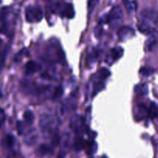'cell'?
Segmentation results:
<instances>
[{
  "label": "cell",
  "mask_w": 158,
  "mask_h": 158,
  "mask_svg": "<svg viewBox=\"0 0 158 158\" xmlns=\"http://www.w3.org/2000/svg\"><path fill=\"white\" fill-rule=\"evenodd\" d=\"M23 124L22 122L19 121L18 123H17V131H18L19 134H23Z\"/></svg>",
  "instance_id": "f1b7e54d"
},
{
  "label": "cell",
  "mask_w": 158,
  "mask_h": 158,
  "mask_svg": "<svg viewBox=\"0 0 158 158\" xmlns=\"http://www.w3.org/2000/svg\"><path fill=\"white\" fill-rule=\"evenodd\" d=\"M123 49L121 47H115L113 48L108 53L107 56L106 58V62L109 65L113 64L116 61L119 60L120 57L123 56Z\"/></svg>",
  "instance_id": "52a82bcc"
},
{
  "label": "cell",
  "mask_w": 158,
  "mask_h": 158,
  "mask_svg": "<svg viewBox=\"0 0 158 158\" xmlns=\"http://www.w3.org/2000/svg\"><path fill=\"white\" fill-rule=\"evenodd\" d=\"M123 1H124V2H126V1H127V0H123Z\"/></svg>",
  "instance_id": "d6a6232c"
},
{
  "label": "cell",
  "mask_w": 158,
  "mask_h": 158,
  "mask_svg": "<svg viewBox=\"0 0 158 158\" xmlns=\"http://www.w3.org/2000/svg\"><path fill=\"white\" fill-rule=\"evenodd\" d=\"M62 15L63 17H66L67 19H73L75 15V12H74L73 6L71 3L66 4L63 9L62 10Z\"/></svg>",
  "instance_id": "4fadbf2b"
},
{
  "label": "cell",
  "mask_w": 158,
  "mask_h": 158,
  "mask_svg": "<svg viewBox=\"0 0 158 158\" xmlns=\"http://www.w3.org/2000/svg\"><path fill=\"white\" fill-rule=\"evenodd\" d=\"M38 151L41 156H49L53 153V148L48 144H41Z\"/></svg>",
  "instance_id": "9a60e30c"
},
{
  "label": "cell",
  "mask_w": 158,
  "mask_h": 158,
  "mask_svg": "<svg viewBox=\"0 0 158 158\" xmlns=\"http://www.w3.org/2000/svg\"><path fill=\"white\" fill-rule=\"evenodd\" d=\"M134 89H135L136 94H137L138 95L145 96L148 93V86L146 83H140V84L137 85Z\"/></svg>",
  "instance_id": "2e32d148"
},
{
  "label": "cell",
  "mask_w": 158,
  "mask_h": 158,
  "mask_svg": "<svg viewBox=\"0 0 158 158\" xmlns=\"http://www.w3.org/2000/svg\"><path fill=\"white\" fill-rule=\"evenodd\" d=\"M137 29L142 33L145 34V35H151L153 36H157V32L154 27L150 26L148 23H144L143 21H139L137 23Z\"/></svg>",
  "instance_id": "ba28073f"
},
{
  "label": "cell",
  "mask_w": 158,
  "mask_h": 158,
  "mask_svg": "<svg viewBox=\"0 0 158 158\" xmlns=\"http://www.w3.org/2000/svg\"><path fill=\"white\" fill-rule=\"evenodd\" d=\"M1 45H2V40L0 39V46H1Z\"/></svg>",
  "instance_id": "4dcf8cb0"
},
{
  "label": "cell",
  "mask_w": 158,
  "mask_h": 158,
  "mask_svg": "<svg viewBox=\"0 0 158 158\" xmlns=\"http://www.w3.org/2000/svg\"><path fill=\"white\" fill-rule=\"evenodd\" d=\"M23 118H24L25 122L27 124L31 125L32 124L34 121V114L32 111L30 110H26V112L23 114Z\"/></svg>",
  "instance_id": "ac0fdd59"
},
{
  "label": "cell",
  "mask_w": 158,
  "mask_h": 158,
  "mask_svg": "<svg viewBox=\"0 0 158 158\" xmlns=\"http://www.w3.org/2000/svg\"><path fill=\"white\" fill-rule=\"evenodd\" d=\"M97 151V145L95 142L92 141L89 143H88L87 146H86V153L89 155H93L96 153V151Z\"/></svg>",
  "instance_id": "d6986e66"
},
{
  "label": "cell",
  "mask_w": 158,
  "mask_h": 158,
  "mask_svg": "<svg viewBox=\"0 0 158 158\" xmlns=\"http://www.w3.org/2000/svg\"><path fill=\"white\" fill-rule=\"evenodd\" d=\"M99 0H88L87 2V9L89 12H92L98 3Z\"/></svg>",
  "instance_id": "484cf974"
},
{
  "label": "cell",
  "mask_w": 158,
  "mask_h": 158,
  "mask_svg": "<svg viewBox=\"0 0 158 158\" xmlns=\"http://www.w3.org/2000/svg\"><path fill=\"white\" fill-rule=\"evenodd\" d=\"M156 26H157V29H158V21H157V24H156Z\"/></svg>",
  "instance_id": "1f68e13d"
},
{
  "label": "cell",
  "mask_w": 158,
  "mask_h": 158,
  "mask_svg": "<svg viewBox=\"0 0 158 158\" xmlns=\"http://www.w3.org/2000/svg\"><path fill=\"white\" fill-rule=\"evenodd\" d=\"M101 32H102L101 27H96L95 29H94V33H95V35L97 37L100 36V35H101Z\"/></svg>",
  "instance_id": "f546056e"
},
{
  "label": "cell",
  "mask_w": 158,
  "mask_h": 158,
  "mask_svg": "<svg viewBox=\"0 0 158 158\" xmlns=\"http://www.w3.org/2000/svg\"><path fill=\"white\" fill-rule=\"evenodd\" d=\"M38 140V134L35 129H32L25 135L24 143L28 146H32Z\"/></svg>",
  "instance_id": "8fae6325"
},
{
  "label": "cell",
  "mask_w": 158,
  "mask_h": 158,
  "mask_svg": "<svg viewBox=\"0 0 158 158\" xmlns=\"http://www.w3.org/2000/svg\"><path fill=\"white\" fill-rule=\"evenodd\" d=\"M73 143L74 140L71 134H67V133L63 134L60 140V144L62 151H63L64 153L69 151L71 148L73 146Z\"/></svg>",
  "instance_id": "8992f818"
},
{
  "label": "cell",
  "mask_w": 158,
  "mask_h": 158,
  "mask_svg": "<svg viewBox=\"0 0 158 158\" xmlns=\"http://www.w3.org/2000/svg\"><path fill=\"white\" fill-rule=\"evenodd\" d=\"M25 16L29 23L40 22L43 17V12L40 6H28L25 11Z\"/></svg>",
  "instance_id": "3957f363"
},
{
  "label": "cell",
  "mask_w": 158,
  "mask_h": 158,
  "mask_svg": "<svg viewBox=\"0 0 158 158\" xmlns=\"http://www.w3.org/2000/svg\"><path fill=\"white\" fill-rule=\"evenodd\" d=\"M153 73H154V69L151 67H143L140 70V73L144 77H149Z\"/></svg>",
  "instance_id": "cb8c5ba5"
},
{
  "label": "cell",
  "mask_w": 158,
  "mask_h": 158,
  "mask_svg": "<svg viewBox=\"0 0 158 158\" xmlns=\"http://www.w3.org/2000/svg\"><path fill=\"white\" fill-rule=\"evenodd\" d=\"M70 127L75 133H80L84 129V118L81 116L76 115L70 119Z\"/></svg>",
  "instance_id": "5b68a950"
},
{
  "label": "cell",
  "mask_w": 158,
  "mask_h": 158,
  "mask_svg": "<svg viewBox=\"0 0 158 158\" xmlns=\"http://www.w3.org/2000/svg\"><path fill=\"white\" fill-rule=\"evenodd\" d=\"M39 69V65L37 64L34 61H29L25 66V73L26 75H31V74H33L34 73L36 72Z\"/></svg>",
  "instance_id": "7c38bea8"
},
{
  "label": "cell",
  "mask_w": 158,
  "mask_h": 158,
  "mask_svg": "<svg viewBox=\"0 0 158 158\" xmlns=\"http://www.w3.org/2000/svg\"><path fill=\"white\" fill-rule=\"evenodd\" d=\"M76 104H77V100H76L75 97H70L69 99L66 100L60 108V112L61 115L64 116L66 113H69V111L73 110Z\"/></svg>",
  "instance_id": "9c48e42d"
},
{
  "label": "cell",
  "mask_w": 158,
  "mask_h": 158,
  "mask_svg": "<svg viewBox=\"0 0 158 158\" xmlns=\"http://www.w3.org/2000/svg\"><path fill=\"white\" fill-rule=\"evenodd\" d=\"M63 89H62L61 86H59V87H57L56 89H55V92H54L53 95H52V98H53V100H59V99L62 97V95H63Z\"/></svg>",
  "instance_id": "d4e9b609"
},
{
  "label": "cell",
  "mask_w": 158,
  "mask_h": 158,
  "mask_svg": "<svg viewBox=\"0 0 158 158\" xmlns=\"http://www.w3.org/2000/svg\"><path fill=\"white\" fill-rule=\"evenodd\" d=\"M140 17L142 21L154 27L158 21V12L151 8H148L142 11L140 13Z\"/></svg>",
  "instance_id": "277c9868"
},
{
  "label": "cell",
  "mask_w": 158,
  "mask_h": 158,
  "mask_svg": "<svg viewBox=\"0 0 158 158\" xmlns=\"http://www.w3.org/2000/svg\"><path fill=\"white\" fill-rule=\"evenodd\" d=\"M45 1H49V0H45Z\"/></svg>",
  "instance_id": "836d02e7"
},
{
  "label": "cell",
  "mask_w": 158,
  "mask_h": 158,
  "mask_svg": "<svg viewBox=\"0 0 158 158\" xmlns=\"http://www.w3.org/2000/svg\"><path fill=\"white\" fill-rule=\"evenodd\" d=\"M110 75V71L108 70L107 69L102 68V69H100V70H99L97 77H98L99 80H103L107 79V77H109Z\"/></svg>",
  "instance_id": "44dd1931"
},
{
  "label": "cell",
  "mask_w": 158,
  "mask_h": 158,
  "mask_svg": "<svg viewBox=\"0 0 158 158\" xmlns=\"http://www.w3.org/2000/svg\"><path fill=\"white\" fill-rule=\"evenodd\" d=\"M126 3V8H127V12H129L130 14H133L136 12L137 10V2L136 1H127L125 2Z\"/></svg>",
  "instance_id": "e0dca14e"
},
{
  "label": "cell",
  "mask_w": 158,
  "mask_h": 158,
  "mask_svg": "<svg viewBox=\"0 0 158 158\" xmlns=\"http://www.w3.org/2000/svg\"><path fill=\"white\" fill-rule=\"evenodd\" d=\"M5 145L7 148H13L15 145V138L12 135H7L6 138L4 139Z\"/></svg>",
  "instance_id": "7402d4cb"
},
{
  "label": "cell",
  "mask_w": 158,
  "mask_h": 158,
  "mask_svg": "<svg viewBox=\"0 0 158 158\" xmlns=\"http://www.w3.org/2000/svg\"><path fill=\"white\" fill-rule=\"evenodd\" d=\"M84 142H83V139L82 138H77L75 140H74L73 143V147L74 149L76 150L77 151H80L81 150L83 149L84 148Z\"/></svg>",
  "instance_id": "603a6c76"
},
{
  "label": "cell",
  "mask_w": 158,
  "mask_h": 158,
  "mask_svg": "<svg viewBox=\"0 0 158 158\" xmlns=\"http://www.w3.org/2000/svg\"><path fill=\"white\" fill-rule=\"evenodd\" d=\"M156 43H157V40H156L155 36H154L153 38L150 39V40H148V43H147V46H148V50H152L153 48L155 46Z\"/></svg>",
  "instance_id": "4316f807"
},
{
  "label": "cell",
  "mask_w": 158,
  "mask_h": 158,
  "mask_svg": "<svg viewBox=\"0 0 158 158\" xmlns=\"http://www.w3.org/2000/svg\"><path fill=\"white\" fill-rule=\"evenodd\" d=\"M134 34H135V31L129 26H123V27L120 28L118 31L119 38L121 40H126L127 39L131 38L132 36H134Z\"/></svg>",
  "instance_id": "30bf717a"
},
{
  "label": "cell",
  "mask_w": 158,
  "mask_h": 158,
  "mask_svg": "<svg viewBox=\"0 0 158 158\" xmlns=\"http://www.w3.org/2000/svg\"><path fill=\"white\" fill-rule=\"evenodd\" d=\"M148 110L144 105H139L136 108V118L143 119L148 116Z\"/></svg>",
  "instance_id": "5bb4252c"
},
{
  "label": "cell",
  "mask_w": 158,
  "mask_h": 158,
  "mask_svg": "<svg viewBox=\"0 0 158 158\" xmlns=\"http://www.w3.org/2000/svg\"><path fill=\"white\" fill-rule=\"evenodd\" d=\"M148 114L151 118H155L158 116V108L155 103H152L151 104L149 110H148Z\"/></svg>",
  "instance_id": "ffe728a7"
},
{
  "label": "cell",
  "mask_w": 158,
  "mask_h": 158,
  "mask_svg": "<svg viewBox=\"0 0 158 158\" xmlns=\"http://www.w3.org/2000/svg\"><path fill=\"white\" fill-rule=\"evenodd\" d=\"M123 19V12L120 6H114L106 16V23L114 29L117 28Z\"/></svg>",
  "instance_id": "7a4b0ae2"
},
{
  "label": "cell",
  "mask_w": 158,
  "mask_h": 158,
  "mask_svg": "<svg viewBox=\"0 0 158 158\" xmlns=\"http://www.w3.org/2000/svg\"><path fill=\"white\" fill-rule=\"evenodd\" d=\"M0 3H1V0H0Z\"/></svg>",
  "instance_id": "e575fe53"
},
{
  "label": "cell",
  "mask_w": 158,
  "mask_h": 158,
  "mask_svg": "<svg viewBox=\"0 0 158 158\" xmlns=\"http://www.w3.org/2000/svg\"><path fill=\"white\" fill-rule=\"evenodd\" d=\"M40 127L46 137L58 136V119L52 113L46 112L41 114L40 117Z\"/></svg>",
  "instance_id": "6da1fadb"
},
{
  "label": "cell",
  "mask_w": 158,
  "mask_h": 158,
  "mask_svg": "<svg viewBox=\"0 0 158 158\" xmlns=\"http://www.w3.org/2000/svg\"><path fill=\"white\" fill-rule=\"evenodd\" d=\"M8 52H9V49L8 48H5L3 52H2L1 56H0V67L3 66V64L5 63V60H6V56L7 55Z\"/></svg>",
  "instance_id": "83f0119b"
}]
</instances>
